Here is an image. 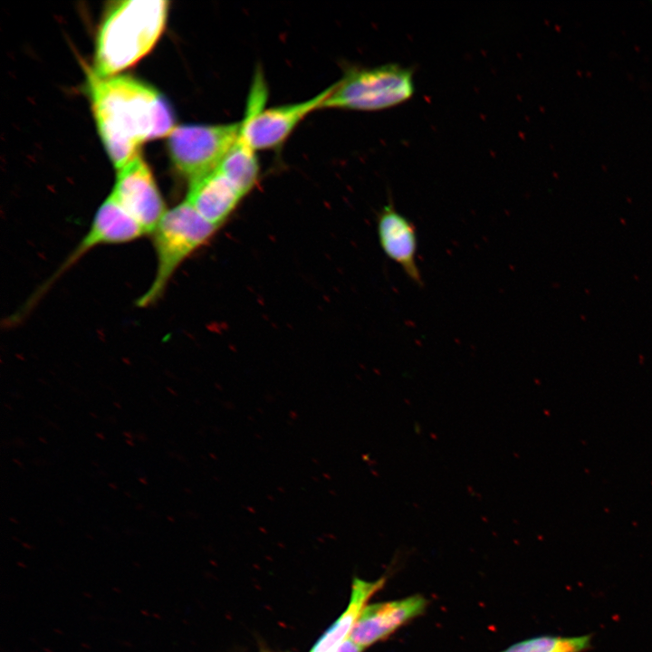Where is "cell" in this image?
<instances>
[{"label":"cell","mask_w":652,"mask_h":652,"mask_svg":"<svg viewBox=\"0 0 652 652\" xmlns=\"http://www.w3.org/2000/svg\"><path fill=\"white\" fill-rule=\"evenodd\" d=\"M591 647V636L544 635L513 644L500 652H585Z\"/></svg>","instance_id":"5bb4252c"},{"label":"cell","mask_w":652,"mask_h":652,"mask_svg":"<svg viewBox=\"0 0 652 652\" xmlns=\"http://www.w3.org/2000/svg\"><path fill=\"white\" fill-rule=\"evenodd\" d=\"M145 234L137 221L110 195L98 208L88 233L63 263L58 274L97 245L127 243Z\"/></svg>","instance_id":"30bf717a"},{"label":"cell","mask_w":652,"mask_h":652,"mask_svg":"<svg viewBox=\"0 0 652 652\" xmlns=\"http://www.w3.org/2000/svg\"><path fill=\"white\" fill-rule=\"evenodd\" d=\"M364 648L353 642L350 638L343 642L333 652H362Z\"/></svg>","instance_id":"9a60e30c"},{"label":"cell","mask_w":652,"mask_h":652,"mask_svg":"<svg viewBox=\"0 0 652 652\" xmlns=\"http://www.w3.org/2000/svg\"><path fill=\"white\" fill-rule=\"evenodd\" d=\"M87 72L96 125L118 170L139 155L143 142L168 137L176 128L169 103L151 86L130 76Z\"/></svg>","instance_id":"6da1fadb"},{"label":"cell","mask_w":652,"mask_h":652,"mask_svg":"<svg viewBox=\"0 0 652 652\" xmlns=\"http://www.w3.org/2000/svg\"><path fill=\"white\" fill-rule=\"evenodd\" d=\"M110 196L146 234L153 233L167 212L153 174L140 155L118 170Z\"/></svg>","instance_id":"52a82bcc"},{"label":"cell","mask_w":652,"mask_h":652,"mask_svg":"<svg viewBox=\"0 0 652 652\" xmlns=\"http://www.w3.org/2000/svg\"><path fill=\"white\" fill-rule=\"evenodd\" d=\"M377 232L384 254L399 265L417 285L423 279L417 263V236L413 223L402 215L389 200L378 215Z\"/></svg>","instance_id":"9c48e42d"},{"label":"cell","mask_w":652,"mask_h":652,"mask_svg":"<svg viewBox=\"0 0 652 652\" xmlns=\"http://www.w3.org/2000/svg\"><path fill=\"white\" fill-rule=\"evenodd\" d=\"M331 90V86L309 100L266 109L267 88L262 73L257 72L240 121L253 149L256 151L280 147L308 114L321 109Z\"/></svg>","instance_id":"5b68a950"},{"label":"cell","mask_w":652,"mask_h":652,"mask_svg":"<svg viewBox=\"0 0 652 652\" xmlns=\"http://www.w3.org/2000/svg\"><path fill=\"white\" fill-rule=\"evenodd\" d=\"M168 11V3L163 0L115 3L99 30L92 70L110 77L138 62L159 39Z\"/></svg>","instance_id":"7a4b0ae2"},{"label":"cell","mask_w":652,"mask_h":652,"mask_svg":"<svg viewBox=\"0 0 652 652\" xmlns=\"http://www.w3.org/2000/svg\"><path fill=\"white\" fill-rule=\"evenodd\" d=\"M217 229L186 200L167 210L153 231L157 255L155 277L137 304L146 307L158 300L181 263L206 244Z\"/></svg>","instance_id":"277c9868"},{"label":"cell","mask_w":652,"mask_h":652,"mask_svg":"<svg viewBox=\"0 0 652 652\" xmlns=\"http://www.w3.org/2000/svg\"><path fill=\"white\" fill-rule=\"evenodd\" d=\"M416 91L414 69L396 62L349 67L321 109L378 111L398 106Z\"/></svg>","instance_id":"3957f363"},{"label":"cell","mask_w":652,"mask_h":652,"mask_svg":"<svg viewBox=\"0 0 652 652\" xmlns=\"http://www.w3.org/2000/svg\"><path fill=\"white\" fill-rule=\"evenodd\" d=\"M243 197L216 168L189 182L186 201L206 221L219 227Z\"/></svg>","instance_id":"8fae6325"},{"label":"cell","mask_w":652,"mask_h":652,"mask_svg":"<svg viewBox=\"0 0 652 652\" xmlns=\"http://www.w3.org/2000/svg\"><path fill=\"white\" fill-rule=\"evenodd\" d=\"M427 603L425 597L416 594L400 599L367 604L350 638L363 648L373 645L422 615Z\"/></svg>","instance_id":"ba28073f"},{"label":"cell","mask_w":652,"mask_h":652,"mask_svg":"<svg viewBox=\"0 0 652 652\" xmlns=\"http://www.w3.org/2000/svg\"><path fill=\"white\" fill-rule=\"evenodd\" d=\"M385 579L367 581L354 579L349 605L340 617L321 637L310 652H333L348 640L369 598L384 585Z\"/></svg>","instance_id":"7c38bea8"},{"label":"cell","mask_w":652,"mask_h":652,"mask_svg":"<svg viewBox=\"0 0 652 652\" xmlns=\"http://www.w3.org/2000/svg\"><path fill=\"white\" fill-rule=\"evenodd\" d=\"M240 122L176 127L168 149L177 171L189 182L216 170L234 144Z\"/></svg>","instance_id":"8992f818"},{"label":"cell","mask_w":652,"mask_h":652,"mask_svg":"<svg viewBox=\"0 0 652 652\" xmlns=\"http://www.w3.org/2000/svg\"><path fill=\"white\" fill-rule=\"evenodd\" d=\"M217 169L243 197L247 195L256 184L260 173L258 159L241 124L234 144Z\"/></svg>","instance_id":"4fadbf2b"}]
</instances>
